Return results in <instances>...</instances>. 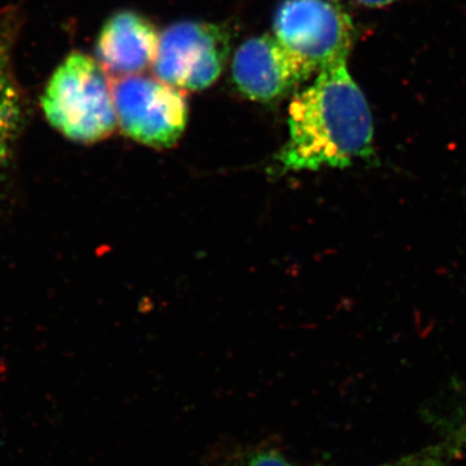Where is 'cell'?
<instances>
[{"label":"cell","instance_id":"10","mask_svg":"<svg viewBox=\"0 0 466 466\" xmlns=\"http://www.w3.org/2000/svg\"><path fill=\"white\" fill-rule=\"evenodd\" d=\"M355 2L368 8H382L394 5V3L400 2V0H355Z\"/></svg>","mask_w":466,"mask_h":466},{"label":"cell","instance_id":"4","mask_svg":"<svg viewBox=\"0 0 466 466\" xmlns=\"http://www.w3.org/2000/svg\"><path fill=\"white\" fill-rule=\"evenodd\" d=\"M274 36L318 75L348 60L352 24L329 0H284L275 14Z\"/></svg>","mask_w":466,"mask_h":466},{"label":"cell","instance_id":"2","mask_svg":"<svg viewBox=\"0 0 466 466\" xmlns=\"http://www.w3.org/2000/svg\"><path fill=\"white\" fill-rule=\"evenodd\" d=\"M42 109L52 127L76 143L101 142L116 126L110 79L95 58L79 52L55 70Z\"/></svg>","mask_w":466,"mask_h":466},{"label":"cell","instance_id":"6","mask_svg":"<svg viewBox=\"0 0 466 466\" xmlns=\"http://www.w3.org/2000/svg\"><path fill=\"white\" fill-rule=\"evenodd\" d=\"M317 73L272 35L248 39L232 60V78L245 97L259 103L280 99Z\"/></svg>","mask_w":466,"mask_h":466},{"label":"cell","instance_id":"7","mask_svg":"<svg viewBox=\"0 0 466 466\" xmlns=\"http://www.w3.org/2000/svg\"><path fill=\"white\" fill-rule=\"evenodd\" d=\"M159 34L140 15L118 12L106 20L97 36L95 60L113 78L140 75L155 63Z\"/></svg>","mask_w":466,"mask_h":466},{"label":"cell","instance_id":"5","mask_svg":"<svg viewBox=\"0 0 466 466\" xmlns=\"http://www.w3.org/2000/svg\"><path fill=\"white\" fill-rule=\"evenodd\" d=\"M228 54L227 34L214 24L182 21L159 34L152 70L156 78L182 91L216 84Z\"/></svg>","mask_w":466,"mask_h":466},{"label":"cell","instance_id":"1","mask_svg":"<svg viewBox=\"0 0 466 466\" xmlns=\"http://www.w3.org/2000/svg\"><path fill=\"white\" fill-rule=\"evenodd\" d=\"M289 140L278 156L281 173L345 168L375 156L372 112L348 60L321 70L291 100Z\"/></svg>","mask_w":466,"mask_h":466},{"label":"cell","instance_id":"3","mask_svg":"<svg viewBox=\"0 0 466 466\" xmlns=\"http://www.w3.org/2000/svg\"><path fill=\"white\" fill-rule=\"evenodd\" d=\"M116 125L135 142L170 148L179 142L188 121L182 90L142 75L110 79Z\"/></svg>","mask_w":466,"mask_h":466},{"label":"cell","instance_id":"8","mask_svg":"<svg viewBox=\"0 0 466 466\" xmlns=\"http://www.w3.org/2000/svg\"><path fill=\"white\" fill-rule=\"evenodd\" d=\"M20 18L16 11L0 16V173L7 167L24 118V96L15 76L14 56Z\"/></svg>","mask_w":466,"mask_h":466},{"label":"cell","instance_id":"9","mask_svg":"<svg viewBox=\"0 0 466 466\" xmlns=\"http://www.w3.org/2000/svg\"><path fill=\"white\" fill-rule=\"evenodd\" d=\"M238 466H293L279 452L260 450L251 452Z\"/></svg>","mask_w":466,"mask_h":466}]
</instances>
